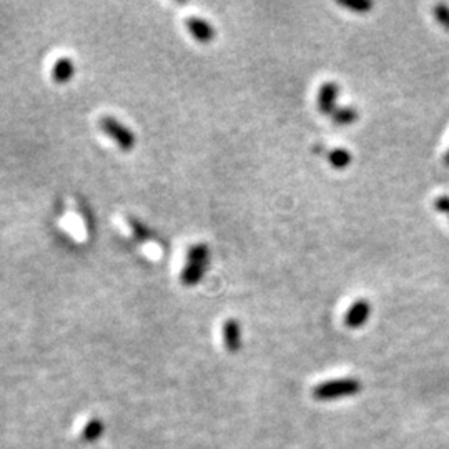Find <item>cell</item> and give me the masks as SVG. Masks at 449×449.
<instances>
[{"label": "cell", "instance_id": "obj_13", "mask_svg": "<svg viewBox=\"0 0 449 449\" xmlns=\"http://www.w3.org/2000/svg\"><path fill=\"white\" fill-rule=\"evenodd\" d=\"M338 3L341 7L358 12V14H366L373 8V2H369V0H338Z\"/></svg>", "mask_w": 449, "mask_h": 449}, {"label": "cell", "instance_id": "obj_17", "mask_svg": "<svg viewBox=\"0 0 449 449\" xmlns=\"http://www.w3.org/2000/svg\"><path fill=\"white\" fill-rule=\"evenodd\" d=\"M444 165L449 166V150H448V153H446V155H444Z\"/></svg>", "mask_w": 449, "mask_h": 449}, {"label": "cell", "instance_id": "obj_14", "mask_svg": "<svg viewBox=\"0 0 449 449\" xmlns=\"http://www.w3.org/2000/svg\"><path fill=\"white\" fill-rule=\"evenodd\" d=\"M128 224H130V230L133 235H135V238L137 240H140V241H147L150 238V235H152V233H150V230L147 227H145L143 223L140 222V220H137V218H128Z\"/></svg>", "mask_w": 449, "mask_h": 449}, {"label": "cell", "instance_id": "obj_2", "mask_svg": "<svg viewBox=\"0 0 449 449\" xmlns=\"http://www.w3.org/2000/svg\"><path fill=\"white\" fill-rule=\"evenodd\" d=\"M361 391V382L355 378H343V380H331L322 382L313 389V396L319 401H331L344 396H353Z\"/></svg>", "mask_w": 449, "mask_h": 449}, {"label": "cell", "instance_id": "obj_6", "mask_svg": "<svg viewBox=\"0 0 449 449\" xmlns=\"http://www.w3.org/2000/svg\"><path fill=\"white\" fill-rule=\"evenodd\" d=\"M223 344L228 353H238L241 349V326L238 319L228 318L223 323Z\"/></svg>", "mask_w": 449, "mask_h": 449}, {"label": "cell", "instance_id": "obj_1", "mask_svg": "<svg viewBox=\"0 0 449 449\" xmlns=\"http://www.w3.org/2000/svg\"><path fill=\"white\" fill-rule=\"evenodd\" d=\"M98 127L108 139H112L122 152H132L137 145V137L127 125L112 115H102L98 118Z\"/></svg>", "mask_w": 449, "mask_h": 449}, {"label": "cell", "instance_id": "obj_4", "mask_svg": "<svg viewBox=\"0 0 449 449\" xmlns=\"http://www.w3.org/2000/svg\"><path fill=\"white\" fill-rule=\"evenodd\" d=\"M369 315H371V305H369V301L366 298H360L344 313V324L348 328H351V330H358V328L364 326Z\"/></svg>", "mask_w": 449, "mask_h": 449}, {"label": "cell", "instance_id": "obj_9", "mask_svg": "<svg viewBox=\"0 0 449 449\" xmlns=\"http://www.w3.org/2000/svg\"><path fill=\"white\" fill-rule=\"evenodd\" d=\"M103 431H105V426H103L102 419L94 418L83 426L80 436L85 443H95V441H98L100 436L103 434Z\"/></svg>", "mask_w": 449, "mask_h": 449}, {"label": "cell", "instance_id": "obj_11", "mask_svg": "<svg viewBox=\"0 0 449 449\" xmlns=\"http://www.w3.org/2000/svg\"><path fill=\"white\" fill-rule=\"evenodd\" d=\"M208 258H210V248H208L205 243L193 245V247H190L188 252H186V263L206 265Z\"/></svg>", "mask_w": 449, "mask_h": 449}, {"label": "cell", "instance_id": "obj_16", "mask_svg": "<svg viewBox=\"0 0 449 449\" xmlns=\"http://www.w3.org/2000/svg\"><path fill=\"white\" fill-rule=\"evenodd\" d=\"M434 208L438 211H441V213L448 215V218H449V195H441V197L436 198Z\"/></svg>", "mask_w": 449, "mask_h": 449}, {"label": "cell", "instance_id": "obj_8", "mask_svg": "<svg viewBox=\"0 0 449 449\" xmlns=\"http://www.w3.org/2000/svg\"><path fill=\"white\" fill-rule=\"evenodd\" d=\"M206 272V265L200 263H186L185 268L182 270L180 281L183 286H195L198 285L200 280L203 278V274Z\"/></svg>", "mask_w": 449, "mask_h": 449}, {"label": "cell", "instance_id": "obj_5", "mask_svg": "<svg viewBox=\"0 0 449 449\" xmlns=\"http://www.w3.org/2000/svg\"><path fill=\"white\" fill-rule=\"evenodd\" d=\"M185 25L186 30L191 33V37H193L198 44H210L216 35L213 25L208 22V20L202 19V17H188V19L185 20Z\"/></svg>", "mask_w": 449, "mask_h": 449}, {"label": "cell", "instance_id": "obj_15", "mask_svg": "<svg viewBox=\"0 0 449 449\" xmlns=\"http://www.w3.org/2000/svg\"><path fill=\"white\" fill-rule=\"evenodd\" d=\"M432 12H434L436 20H438L441 27L449 30V7L446 6V3H438Z\"/></svg>", "mask_w": 449, "mask_h": 449}, {"label": "cell", "instance_id": "obj_7", "mask_svg": "<svg viewBox=\"0 0 449 449\" xmlns=\"http://www.w3.org/2000/svg\"><path fill=\"white\" fill-rule=\"evenodd\" d=\"M75 75V62L70 57H60L53 62L50 77L55 83H69Z\"/></svg>", "mask_w": 449, "mask_h": 449}, {"label": "cell", "instance_id": "obj_10", "mask_svg": "<svg viewBox=\"0 0 449 449\" xmlns=\"http://www.w3.org/2000/svg\"><path fill=\"white\" fill-rule=\"evenodd\" d=\"M331 120L335 125H351L358 120V110L355 107H338L335 114L331 115Z\"/></svg>", "mask_w": 449, "mask_h": 449}, {"label": "cell", "instance_id": "obj_3", "mask_svg": "<svg viewBox=\"0 0 449 449\" xmlns=\"http://www.w3.org/2000/svg\"><path fill=\"white\" fill-rule=\"evenodd\" d=\"M340 95V85L336 82H326L319 87L318 97H316V103H318V110L323 115H333L335 110L338 108L336 102H338Z\"/></svg>", "mask_w": 449, "mask_h": 449}, {"label": "cell", "instance_id": "obj_12", "mask_svg": "<svg viewBox=\"0 0 449 449\" xmlns=\"http://www.w3.org/2000/svg\"><path fill=\"white\" fill-rule=\"evenodd\" d=\"M351 158V153L344 148H335L328 153V161H330V165L336 170H344L346 166H349Z\"/></svg>", "mask_w": 449, "mask_h": 449}]
</instances>
